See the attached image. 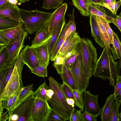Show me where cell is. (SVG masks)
Here are the masks:
<instances>
[{"label":"cell","instance_id":"6da1fadb","mask_svg":"<svg viewBox=\"0 0 121 121\" xmlns=\"http://www.w3.org/2000/svg\"><path fill=\"white\" fill-rule=\"evenodd\" d=\"M102 53L95 64L93 75L105 80H109L110 85L114 86L118 76L120 75L118 62L110 56L104 47Z\"/></svg>","mask_w":121,"mask_h":121},{"label":"cell","instance_id":"7a4b0ae2","mask_svg":"<svg viewBox=\"0 0 121 121\" xmlns=\"http://www.w3.org/2000/svg\"><path fill=\"white\" fill-rule=\"evenodd\" d=\"M48 88L52 89L54 93L48 100L51 108L60 115L65 121H69L71 112L73 109L66 101V97L62 88L61 84L53 77L49 78Z\"/></svg>","mask_w":121,"mask_h":121},{"label":"cell","instance_id":"3957f363","mask_svg":"<svg viewBox=\"0 0 121 121\" xmlns=\"http://www.w3.org/2000/svg\"><path fill=\"white\" fill-rule=\"evenodd\" d=\"M78 47L85 77L89 80L93 75L94 67L98 59L96 49L90 39L84 37L81 38Z\"/></svg>","mask_w":121,"mask_h":121},{"label":"cell","instance_id":"277c9868","mask_svg":"<svg viewBox=\"0 0 121 121\" xmlns=\"http://www.w3.org/2000/svg\"><path fill=\"white\" fill-rule=\"evenodd\" d=\"M18 10L21 18L24 24V30L31 35L44 27V23L52 13L36 9L28 11L19 8Z\"/></svg>","mask_w":121,"mask_h":121},{"label":"cell","instance_id":"5b68a950","mask_svg":"<svg viewBox=\"0 0 121 121\" xmlns=\"http://www.w3.org/2000/svg\"><path fill=\"white\" fill-rule=\"evenodd\" d=\"M23 50L17 57L10 78L1 95L0 102L8 99L24 87L22 80V72L25 64L23 60Z\"/></svg>","mask_w":121,"mask_h":121},{"label":"cell","instance_id":"8992f818","mask_svg":"<svg viewBox=\"0 0 121 121\" xmlns=\"http://www.w3.org/2000/svg\"><path fill=\"white\" fill-rule=\"evenodd\" d=\"M34 98V92L13 110L8 112V121H29Z\"/></svg>","mask_w":121,"mask_h":121},{"label":"cell","instance_id":"52a82bcc","mask_svg":"<svg viewBox=\"0 0 121 121\" xmlns=\"http://www.w3.org/2000/svg\"><path fill=\"white\" fill-rule=\"evenodd\" d=\"M78 50L79 54L70 69L76 83L78 92L82 94L89 85V79L85 77L81 55Z\"/></svg>","mask_w":121,"mask_h":121},{"label":"cell","instance_id":"ba28073f","mask_svg":"<svg viewBox=\"0 0 121 121\" xmlns=\"http://www.w3.org/2000/svg\"><path fill=\"white\" fill-rule=\"evenodd\" d=\"M51 109L48 101L35 97L29 121H47Z\"/></svg>","mask_w":121,"mask_h":121},{"label":"cell","instance_id":"9c48e42d","mask_svg":"<svg viewBox=\"0 0 121 121\" xmlns=\"http://www.w3.org/2000/svg\"><path fill=\"white\" fill-rule=\"evenodd\" d=\"M28 35V33L25 31L14 42L6 45L9 57L5 65H11L16 60L21 50L25 46L24 43Z\"/></svg>","mask_w":121,"mask_h":121},{"label":"cell","instance_id":"30bf717a","mask_svg":"<svg viewBox=\"0 0 121 121\" xmlns=\"http://www.w3.org/2000/svg\"><path fill=\"white\" fill-rule=\"evenodd\" d=\"M67 7V4L64 3L52 13L49 17L44 23V27L48 32L49 36L60 21L65 17Z\"/></svg>","mask_w":121,"mask_h":121},{"label":"cell","instance_id":"8fae6325","mask_svg":"<svg viewBox=\"0 0 121 121\" xmlns=\"http://www.w3.org/2000/svg\"><path fill=\"white\" fill-rule=\"evenodd\" d=\"M84 107L85 111L94 116L97 117L101 114L103 108H100L98 102V96L91 93L89 91L84 92Z\"/></svg>","mask_w":121,"mask_h":121},{"label":"cell","instance_id":"7c38bea8","mask_svg":"<svg viewBox=\"0 0 121 121\" xmlns=\"http://www.w3.org/2000/svg\"><path fill=\"white\" fill-rule=\"evenodd\" d=\"M81 38L77 33H72L65 39L54 59L59 56L64 58L77 46Z\"/></svg>","mask_w":121,"mask_h":121},{"label":"cell","instance_id":"4fadbf2b","mask_svg":"<svg viewBox=\"0 0 121 121\" xmlns=\"http://www.w3.org/2000/svg\"><path fill=\"white\" fill-rule=\"evenodd\" d=\"M23 62L31 70L40 65L38 54L35 49L31 46L27 45L23 49Z\"/></svg>","mask_w":121,"mask_h":121},{"label":"cell","instance_id":"5bb4252c","mask_svg":"<svg viewBox=\"0 0 121 121\" xmlns=\"http://www.w3.org/2000/svg\"><path fill=\"white\" fill-rule=\"evenodd\" d=\"M52 36V34L46 40L36 45L31 46L36 50L39 58L40 65L47 67L49 65L50 56L48 49V42Z\"/></svg>","mask_w":121,"mask_h":121},{"label":"cell","instance_id":"9a60e30c","mask_svg":"<svg viewBox=\"0 0 121 121\" xmlns=\"http://www.w3.org/2000/svg\"><path fill=\"white\" fill-rule=\"evenodd\" d=\"M52 65L63 82L69 85L72 90L78 91L77 85L70 69L63 64Z\"/></svg>","mask_w":121,"mask_h":121},{"label":"cell","instance_id":"2e32d148","mask_svg":"<svg viewBox=\"0 0 121 121\" xmlns=\"http://www.w3.org/2000/svg\"><path fill=\"white\" fill-rule=\"evenodd\" d=\"M17 5L7 1L0 6V17H8L19 22H22Z\"/></svg>","mask_w":121,"mask_h":121},{"label":"cell","instance_id":"e0dca14e","mask_svg":"<svg viewBox=\"0 0 121 121\" xmlns=\"http://www.w3.org/2000/svg\"><path fill=\"white\" fill-rule=\"evenodd\" d=\"M65 17L63 18L54 29L52 33V36L48 42V49L50 56L62 32L63 27L65 24Z\"/></svg>","mask_w":121,"mask_h":121},{"label":"cell","instance_id":"ac0fdd59","mask_svg":"<svg viewBox=\"0 0 121 121\" xmlns=\"http://www.w3.org/2000/svg\"><path fill=\"white\" fill-rule=\"evenodd\" d=\"M24 24L14 27L0 30V32L4 36L8 42V44L15 42L25 31L22 27Z\"/></svg>","mask_w":121,"mask_h":121},{"label":"cell","instance_id":"d6986e66","mask_svg":"<svg viewBox=\"0 0 121 121\" xmlns=\"http://www.w3.org/2000/svg\"><path fill=\"white\" fill-rule=\"evenodd\" d=\"M90 22L92 37L95 42L101 48L104 47V42L101 39L99 26L95 15L90 14Z\"/></svg>","mask_w":121,"mask_h":121},{"label":"cell","instance_id":"ffe728a7","mask_svg":"<svg viewBox=\"0 0 121 121\" xmlns=\"http://www.w3.org/2000/svg\"><path fill=\"white\" fill-rule=\"evenodd\" d=\"M95 16L99 26L101 37L104 43L107 52L110 56H112L110 48L111 45L112 44V43L100 17L96 15Z\"/></svg>","mask_w":121,"mask_h":121},{"label":"cell","instance_id":"44dd1931","mask_svg":"<svg viewBox=\"0 0 121 121\" xmlns=\"http://www.w3.org/2000/svg\"><path fill=\"white\" fill-rule=\"evenodd\" d=\"M70 17V19L67 23L64 25L62 32L57 43L54 48L50 57V60L51 61H53L62 45L65 40V34L67 30L70 25L72 21V15L71 14L68 15Z\"/></svg>","mask_w":121,"mask_h":121},{"label":"cell","instance_id":"7402d4cb","mask_svg":"<svg viewBox=\"0 0 121 121\" xmlns=\"http://www.w3.org/2000/svg\"><path fill=\"white\" fill-rule=\"evenodd\" d=\"M87 4L89 6L90 15L92 14L103 18L109 24L112 22L113 17L107 14L103 7L95 4Z\"/></svg>","mask_w":121,"mask_h":121},{"label":"cell","instance_id":"603a6c76","mask_svg":"<svg viewBox=\"0 0 121 121\" xmlns=\"http://www.w3.org/2000/svg\"><path fill=\"white\" fill-rule=\"evenodd\" d=\"M115 98L114 93L111 94L107 98L101 113L102 121H108L112 105Z\"/></svg>","mask_w":121,"mask_h":121},{"label":"cell","instance_id":"cb8c5ba5","mask_svg":"<svg viewBox=\"0 0 121 121\" xmlns=\"http://www.w3.org/2000/svg\"><path fill=\"white\" fill-rule=\"evenodd\" d=\"M113 44L110 49L114 60L120 59L121 57V44L117 35L113 31Z\"/></svg>","mask_w":121,"mask_h":121},{"label":"cell","instance_id":"d4e9b609","mask_svg":"<svg viewBox=\"0 0 121 121\" xmlns=\"http://www.w3.org/2000/svg\"><path fill=\"white\" fill-rule=\"evenodd\" d=\"M33 90V84L24 86L21 88L17 95L15 108L26 98L34 92Z\"/></svg>","mask_w":121,"mask_h":121},{"label":"cell","instance_id":"484cf974","mask_svg":"<svg viewBox=\"0 0 121 121\" xmlns=\"http://www.w3.org/2000/svg\"><path fill=\"white\" fill-rule=\"evenodd\" d=\"M24 24L8 17H0V30L17 26Z\"/></svg>","mask_w":121,"mask_h":121},{"label":"cell","instance_id":"4316f807","mask_svg":"<svg viewBox=\"0 0 121 121\" xmlns=\"http://www.w3.org/2000/svg\"><path fill=\"white\" fill-rule=\"evenodd\" d=\"M73 4L79 10L82 15L84 16L90 15L89 6L86 0H72Z\"/></svg>","mask_w":121,"mask_h":121},{"label":"cell","instance_id":"83f0119b","mask_svg":"<svg viewBox=\"0 0 121 121\" xmlns=\"http://www.w3.org/2000/svg\"><path fill=\"white\" fill-rule=\"evenodd\" d=\"M49 36L45 28L43 27L36 31L35 37L32 41L31 46L36 45L40 43Z\"/></svg>","mask_w":121,"mask_h":121},{"label":"cell","instance_id":"f1b7e54d","mask_svg":"<svg viewBox=\"0 0 121 121\" xmlns=\"http://www.w3.org/2000/svg\"><path fill=\"white\" fill-rule=\"evenodd\" d=\"M113 102L108 121H118L119 110L121 103V100L116 97Z\"/></svg>","mask_w":121,"mask_h":121},{"label":"cell","instance_id":"f546056e","mask_svg":"<svg viewBox=\"0 0 121 121\" xmlns=\"http://www.w3.org/2000/svg\"><path fill=\"white\" fill-rule=\"evenodd\" d=\"M12 66V64L11 65H5L0 70V96L6 86L5 83V79Z\"/></svg>","mask_w":121,"mask_h":121},{"label":"cell","instance_id":"4dcf8cb0","mask_svg":"<svg viewBox=\"0 0 121 121\" xmlns=\"http://www.w3.org/2000/svg\"><path fill=\"white\" fill-rule=\"evenodd\" d=\"M48 89V87L45 82L40 86L34 92L35 97L48 101L49 99L46 95V91Z\"/></svg>","mask_w":121,"mask_h":121},{"label":"cell","instance_id":"1f68e13d","mask_svg":"<svg viewBox=\"0 0 121 121\" xmlns=\"http://www.w3.org/2000/svg\"><path fill=\"white\" fill-rule=\"evenodd\" d=\"M64 0H44L42 8L47 10L57 9L62 5Z\"/></svg>","mask_w":121,"mask_h":121},{"label":"cell","instance_id":"d6a6232c","mask_svg":"<svg viewBox=\"0 0 121 121\" xmlns=\"http://www.w3.org/2000/svg\"><path fill=\"white\" fill-rule=\"evenodd\" d=\"M95 4L105 7L109 9L114 15L116 14L121 4V0L116 1L114 3L111 2L105 3L103 2L97 3Z\"/></svg>","mask_w":121,"mask_h":121},{"label":"cell","instance_id":"836d02e7","mask_svg":"<svg viewBox=\"0 0 121 121\" xmlns=\"http://www.w3.org/2000/svg\"><path fill=\"white\" fill-rule=\"evenodd\" d=\"M0 46V70L5 65L9 58V53L6 45Z\"/></svg>","mask_w":121,"mask_h":121},{"label":"cell","instance_id":"e575fe53","mask_svg":"<svg viewBox=\"0 0 121 121\" xmlns=\"http://www.w3.org/2000/svg\"><path fill=\"white\" fill-rule=\"evenodd\" d=\"M75 98V105L78 107L81 112L84 110V101L82 94L79 93L78 91L72 90Z\"/></svg>","mask_w":121,"mask_h":121},{"label":"cell","instance_id":"d590c367","mask_svg":"<svg viewBox=\"0 0 121 121\" xmlns=\"http://www.w3.org/2000/svg\"><path fill=\"white\" fill-rule=\"evenodd\" d=\"M47 67L40 65L33 69L31 70V72L37 76L44 78L47 76Z\"/></svg>","mask_w":121,"mask_h":121},{"label":"cell","instance_id":"8d00e7d4","mask_svg":"<svg viewBox=\"0 0 121 121\" xmlns=\"http://www.w3.org/2000/svg\"><path fill=\"white\" fill-rule=\"evenodd\" d=\"M69 121H85L81 112L80 109L77 110L74 107L71 112Z\"/></svg>","mask_w":121,"mask_h":121},{"label":"cell","instance_id":"74e56055","mask_svg":"<svg viewBox=\"0 0 121 121\" xmlns=\"http://www.w3.org/2000/svg\"><path fill=\"white\" fill-rule=\"evenodd\" d=\"M61 86L67 98H71L73 99L75 98L72 91V89L66 83L63 82V84Z\"/></svg>","mask_w":121,"mask_h":121},{"label":"cell","instance_id":"f35d334b","mask_svg":"<svg viewBox=\"0 0 121 121\" xmlns=\"http://www.w3.org/2000/svg\"><path fill=\"white\" fill-rule=\"evenodd\" d=\"M65 121L60 114L51 109L47 121Z\"/></svg>","mask_w":121,"mask_h":121},{"label":"cell","instance_id":"ab89813d","mask_svg":"<svg viewBox=\"0 0 121 121\" xmlns=\"http://www.w3.org/2000/svg\"><path fill=\"white\" fill-rule=\"evenodd\" d=\"M79 52L78 48V51L75 54L72 55L68 58L65 62L63 64L67 68L70 69L74 63L76 57L78 55Z\"/></svg>","mask_w":121,"mask_h":121},{"label":"cell","instance_id":"60d3db41","mask_svg":"<svg viewBox=\"0 0 121 121\" xmlns=\"http://www.w3.org/2000/svg\"><path fill=\"white\" fill-rule=\"evenodd\" d=\"M102 22L106 29L109 37L112 43V45L113 44V31L110 27L109 24L104 19L100 17Z\"/></svg>","mask_w":121,"mask_h":121},{"label":"cell","instance_id":"b9f144b4","mask_svg":"<svg viewBox=\"0 0 121 121\" xmlns=\"http://www.w3.org/2000/svg\"><path fill=\"white\" fill-rule=\"evenodd\" d=\"M13 96L8 99H4L1 101L3 108L6 109L8 112L11 110V100Z\"/></svg>","mask_w":121,"mask_h":121},{"label":"cell","instance_id":"7bdbcfd3","mask_svg":"<svg viewBox=\"0 0 121 121\" xmlns=\"http://www.w3.org/2000/svg\"><path fill=\"white\" fill-rule=\"evenodd\" d=\"M117 82L114 87V94L115 97L116 98L119 94L120 91L121 90V76L119 75L117 78Z\"/></svg>","mask_w":121,"mask_h":121},{"label":"cell","instance_id":"ee69618b","mask_svg":"<svg viewBox=\"0 0 121 121\" xmlns=\"http://www.w3.org/2000/svg\"><path fill=\"white\" fill-rule=\"evenodd\" d=\"M85 121H97V116H94L85 111L82 114Z\"/></svg>","mask_w":121,"mask_h":121},{"label":"cell","instance_id":"f6af8a7d","mask_svg":"<svg viewBox=\"0 0 121 121\" xmlns=\"http://www.w3.org/2000/svg\"><path fill=\"white\" fill-rule=\"evenodd\" d=\"M121 13L119 15L117 16L115 18H113L112 22L121 31Z\"/></svg>","mask_w":121,"mask_h":121},{"label":"cell","instance_id":"bcb514c9","mask_svg":"<svg viewBox=\"0 0 121 121\" xmlns=\"http://www.w3.org/2000/svg\"><path fill=\"white\" fill-rule=\"evenodd\" d=\"M19 92L16 93L13 96L11 100V111H13L15 108V104L17 96Z\"/></svg>","mask_w":121,"mask_h":121},{"label":"cell","instance_id":"7dc6e473","mask_svg":"<svg viewBox=\"0 0 121 121\" xmlns=\"http://www.w3.org/2000/svg\"><path fill=\"white\" fill-rule=\"evenodd\" d=\"M8 43L5 37L0 32V45L4 46L8 44Z\"/></svg>","mask_w":121,"mask_h":121},{"label":"cell","instance_id":"c3c4849f","mask_svg":"<svg viewBox=\"0 0 121 121\" xmlns=\"http://www.w3.org/2000/svg\"><path fill=\"white\" fill-rule=\"evenodd\" d=\"M8 111L7 110L6 112H3L1 116L0 121H5L9 119V115L7 113Z\"/></svg>","mask_w":121,"mask_h":121},{"label":"cell","instance_id":"681fc988","mask_svg":"<svg viewBox=\"0 0 121 121\" xmlns=\"http://www.w3.org/2000/svg\"><path fill=\"white\" fill-rule=\"evenodd\" d=\"M66 101L68 104L71 106L73 108L75 106V101L73 99L71 98H66Z\"/></svg>","mask_w":121,"mask_h":121},{"label":"cell","instance_id":"f907efd6","mask_svg":"<svg viewBox=\"0 0 121 121\" xmlns=\"http://www.w3.org/2000/svg\"><path fill=\"white\" fill-rule=\"evenodd\" d=\"M86 1L87 3L93 4L103 2V0H86Z\"/></svg>","mask_w":121,"mask_h":121},{"label":"cell","instance_id":"816d5d0a","mask_svg":"<svg viewBox=\"0 0 121 121\" xmlns=\"http://www.w3.org/2000/svg\"><path fill=\"white\" fill-rule=\"evenodd\" d=\"M53 93V91L51 89L48 88L46 90V95L49 99L51 98Z\"/></svg>","mask_w":121,"mask_h":121},{"label":"cell","instance_id":"f5cc1de1","mask_svg":"<svg viewBox=\"0 0 121 121\" xmlns=\"http://www.w3.org/2000/svg\"><path fill=\"white\" fill-rule=\"evenodd\" d=\"M7 1L9 3L15 5H20L21 3L18 2L17 0H7Z\"/></svg>","mask_w":121,"mask_h":121},{"label":"cell","instance_id":"db71d44e","mask_svg":"<svg viewBox=\"0 0 121 121\" xmlns=\"http://www.w3.org/2000/svg\"><path fill=\"white\" fill-rule=\"evenodd\" d=\"M1 101L0 102V121L1 118L2 113L3 112V109Z\"/></svg>","mask_w":121,"mask_h":121},{"label":"cell","instance_id":"11a10c76","mask_svg":"<svg viewBox=\"0 0 121 121\" xmlns=\"http://www.w3.org/2000/svg\"><path fill=\"white\" fill-rule=\"evenodd\" d=\"M116 97L119 100H121V90Z\"/></svg>","mask_w":121,"mask_h":121},{"label":"cell","instance_id":"9f6ffc18","mask_svg":"<svg viewBox=\"0 0 121 121\" xmlns=\"http://www.w3.org/2000/svg\"><path fill=\"white\" fill-rule=\"evenodd\" d=\"M7 0H0V6L6 2Z\"/></svg>","mask_w":121,"mask_h":121},{"label":"cell","instance_id":"6f0895ef","mask_svg":"<svg viewBox=\"0 0 121 121\" xmlns=\"http://www.w3.org/2000/svg\"><path fill=\"white\" fill-rule=\"evenodd\" d=\"M21 3H24L27 1H29L30 0H17Z\"/></svg>","mask_w":121,"mask_h":121},{"label":"cell","instance_id":"680465c9","mask_svg":"<svg viewBox=\"0 0 121 121\" xmlns=\"http://www.w3.org/2000/svg\"><path fill=\"white\" fill-rule=\"evenodd\" d=\"M103 2L105 3H108L111 2L110 0H103Z\"/></svg>","mask_w":121,"mask_h":121},{"label":"cell","instance_id":"91938a15","mask_svg":"<svg viewBox=\"0 0 121 121\" xmlns=\"http://www.w3.org/2000/svg\"><path fill=\"white\" fill-rule=\"evenodd\" d=\"M121 119V112L119 113L118 121H120Z\"/></svg>","mask_w":121,"mask_h":121},{"label":"cell","instance_id":"94428289","mask_svg":"<svg viewBox=\"0 0 121 121\" xmlns=\"http://www.w3.org/2000/svg\"><path fill=\"white\" fill-rule=\"evenodd\" d=\"M112 3H114L116 1V0H110Z\"/></svg>","mask_w":121,"mask_h":121}]
</instances>
